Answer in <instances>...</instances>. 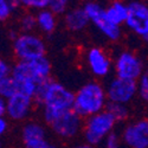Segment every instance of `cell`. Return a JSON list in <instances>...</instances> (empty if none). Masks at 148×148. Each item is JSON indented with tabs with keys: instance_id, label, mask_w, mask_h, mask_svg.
<instances>
[{
	"instance_id": "cell-1",
	"label": "cell",
	"mask_w": 148,
	"mask_h": 148,
	"mask_svg": "<svg viewBox=\"0 0 148 148\" xmlns=\"http://www.w3.org/2000/svg\"><path fill=\"white\" fill-rule=\"evenodd\" d=\"M51 62L46 56L32 60H18L11 70V77L17 85V92L34 98L40 85L51 79Z\"/></svg>"
},
{
	"instance_id": "cell-2",
	"label": "cell",
	"mask_w": 148,
	"mask_h": 148,
	"mask_svg": "<svg viewBox=\"0 0 148 148\" xmlns=\"http://www.w3.org/2000/svg\"><path fill=\"white\" fill-rule=\"evenodd\" d=\"M33 101L42 106L43 119L50 125L60 114L72 110L73 92L63 84L49 79L38 88Z\"/></svg>"
},
{
	"instance_id": "cell-3",
	"label": "cell",
	"mask_w": 148,
	"mask_h": 148,
	"mask_svg": "<svg viewBox=\"0 0 148 148\" xmlns=\"http://www.w3.org/2000/svg\"><path fill=\"white\" fill-rule=\"evenodd\" d=\"M108 103L106 89L98 82H88L73 94L72 110L82 119L102 112Z\"/></svg>"
},
{
	"instance_id": "cell-4",
	"label": "cell",
	"mask_w": 148,
	"mask_h": 148,
	"mask_svg": "<svg viewBox=\"0 0 148 148\" xmlns=\"http://www.w3.org/2000/svg\"><path fill=\"white\" fill-rule=\"evenodd\" d=\"M116 126L115 119L110 115L107 110L91 115L83 121V135L85 142H88L91 146H97L108 136V135L114 132Z\"/></svg>"
},
{
	"instance_id": "cell-5",
	"label": "cell",
	"mask_w": 148,
	"mask_h": 148,
	"mask_svg": "<svg viewBox=\"0 0 148 148\" xmlns=\"http://www.w3.org/2000/svg\"><path fill=\"white\" fill-rule=\"evenodd\" d=\"M13 52L18 60H32L45 56L46 46L38 34L24 32L13 38Z\"/></svg>"
},
{
	"instance_id": "cell-6",
	"label": "cell",
	"mask_w": 148,
	"mask_h": 148,
	"mask_svg": "<svg viewBox=\"0 0 148 148\" xmlns=\"http://www.w3.org/2000/svg\"><path fill=\"white\" fill-rule=\"evenodd\" d=\"M83 10L85 11V13H87L89 21L97 27V30L100 31L107 39L112 40V42H116L121 38V36H122L121 27L109 23V20L106 17L103 6H101L98 3H95V1H88L87 4H84Z\"/></svg>"
},
{
	"instance_id": "cell-7",
	"label": "cell",
	"mask_w": 148,
	"mask_h": 148,
	"mask_svg": "<svg viewBox=\"0 0 148 148\" xmlns=\"http://www.w3.org/2000/svg\"><path fill=\"white\" fill-rule=\"evenodd\" d=\"M125 25L141 39H148V6L141 0L127 4V18Z\"/></svg>"
},
{
	"instance_id": "cell-8",
	"label": "cell",
	"mask_w": 148,
	"mask_h": 148,
	"mask_svg": "<svg viewBox=\"0 0 148 148\" xmlns=\"http://www.w3.org/2000/svg\"><path fill=\"white\" fill-rule=\"evenodd\" d=\"M114 69L116 77L135 82L145 72L142 59L135 52L129 50L121 51L116 56L114 62Z\"/></svg>"
},
{
	"instance_id": "cell-9",
	"label": "cell",
	"mask_w": 148,
	"mask_h": 148,
	"mask_svg": "<svg viewBox=\"0 0 148 148\" xmlns=\"http://www.w3.org/2000/svg\"><path fill=\"white\" fill-rule=\"evenodd\" d=\"M49 126L58 138L70 140L76 138L82 132L83 119L79 115H77L73 110H69V112L60 114Z\"/></svg>"
},
{
	"instance_id": "cell-10",
	"label": "cell",
	"mask_w": 148,
	"mask_h": 148,
	"mask_svg": "<svg viewBox=\"0 0 148 148\" xmlns=\"http://www.w3.org/2000/svg\"><path fill=\"white\" fill-rule=\"evenodd\" d=\"M104 89L108 102L112 103H120L127 106L138 95L136 82L129 79H122L119 77L113 78Z\"/></svg>"
},
{
	"instance_id": "cell-11",
	"label": "cell",
	"mask_w": 148,
	"mask_h": 148,
	"mask_svg": "<svg viewBox=\"0 0 148 148\" xmlns=\"http://www.w3.org/2000/svg\"><path fill=\"white\" fill-rule=\"evenodd\" d=\"M33 106L34 101L32 97L21 92H16L5 100V115L12 121H23L29 117Z\"/></svg>"
},
{
	"instance_id": "cell-12",
	"label": "cell",
	"mask_w": 148,
	"mask_h": 148,
	"mask_svg": "<svg viewBox=\"0 0 148 148\" xmlns=\"http://www.w3.org/2000/svg\"><path fill=\"white\" fill-rule=\"evenodd\" d=\"M122 141L128 148H148V121L130 122L122 132Z\"/></svg>"
},
{
	"instance_id": "cell-13",
	"label": "cell",
	"mask_w": 148,
	"mask_h": 148,
	"mask_svg": "<svg viewBox=\"0 0 148 148\" xmlns=\"http://www.w3.org/2000/svg\"><path fill=\"white\" fill-rule=\"evenodd\" d=\"M85 63L94 76L103 78L112 70V59L109 55L98 46H92L85 53Z\"/></svg>"
},
{
	"instance_id": "cell-14",
	"label": "cell",
	"mask_w": 148,
	"mask_h": 148,
	"mask_svg": "<svg viewBox=\"0 0 148 148\" xmlns=\"http://www.w3.org/2000/svg\"><path fill=\"white\" fill-rule=\"evenodd\" d=\"M64 24L68 30L72 32H81L87 27L90 21L83 7L69 8L64 13Z\"/></svg>"
},
{
	"instance_id": "cell-15",
	"label": "cell",
	"mask_w": 148,
	"mask_h": 148,
	"mask_svg": "<svg viewBox=\"0 0 148 148\" xmlns=\"http://www.w3.org/2000/svg\"><path fill=\"white\" fill-rule=\"evenodd\" d=\"M104 13L109 23L121 27L127 18V4L121 0H114L107 7H104Z\"/></svg>"
},
{
	"instance_id": "cell-16",
	"label": "cell",
	"mask_w": 148,
	"mask_h": 148,
	"mask_svg": "<svg viewBox=\"0 0 148 148\" xmlns=\"http://www.w3.org/2000/svg\"><path fill=\"white\" fill-rule=\"evenodd\" d=\"M34 17H36V26L42 32L46 34H51L57 29V25H58L57 16L49 8L37 11Z\"/></svg>"
},
{
	"instance_id": "cell-17",
	"label": "cell",
	"mask_w": 148,
	"mask_h": 148,
	"mask_svg": "<svg viewBox=\"0 0 148 148\" xmlns=\"http://www.w3.org/2000/svg\"><path fill=\"white\" fill-rule=\"evenodd\" d=\"M21 138H23V142L36 140V139L46 138L45 127L39 122L30 121V122H27V123L24 125L23 130H21Z\"/></svg>"
},
{
	"instance_id": "cell-18",
	"label": "cell",
	"mask_w": 148,
	"mask_h": 148,
	"mask_svg": "<svg viewBox=\"0 0 148 148\" xmlns=\"http://www.w3.org/2000/svg\"><path fill=\"white\" fill-rule=\"evenodd\" d=\"M106 110L115 119L116 123L127 120L128 116H129V109H128V107L126 104L108 102L107 106H106Z\"/></svg>"
},
{
	"instance_id": "cell-19",
	"label": "cell",
	"mask_w": 148,
	"mask_h": 148,
	"mask_svg": "<svg viewBox=\"0 0 148 148\" xmlns=\"http://www.w3.org/2000/svg\"><path fill=\"white\" fill-rule=\"evenodd\" d=\"M18 6V0H0V21L8 20Z\"/></svg>"
},
{
	"instance_id": "cell-20",
	"label": "cell",
	"mask_w": 148,
	"mask_h": 148,
	"mask_svg": "<svg viewBox=\"0 0 148 148\" xmlns=\"http://www.w3.org/2000/svg\"><path fill=\"white\" fill-rule=\"evenodd\" d=\"M16 92H17V85L13 78L11 77V75L0 81V97H3L4 100H7Z\"/></svg>"
},
{
	"instance_id": "cell-21",
	"label": "cell",
	"mask_w": 148,
	"mask_h": 148,
	"mask_svg": "<svg viewBox=\"0 0 148 148\" xmlns=\"http://www.w3.org/2000/svg\"><path fill=\"white\" fill-rule=\"evenodd\" d=\"M19 6L26 8V10H33V11H40L49 8L50 0H18Z\"/></svg>"
},
{
	"instance_id": "cell-22",
	"label": "cell",
	"mask_w": 148,
	"mask_h": 148,
	"mask_svg": "<svg viewBox=\"0 0 148 148\" xmlns=\"http://www.w3.org/2000/svg\"><path fill=\"white\" fill-rule=\"evenodd\" d=\"M72 0H50V5H49V10L52 11L56 16L64 14L69 10V6Z\"/></svg>"
},
{
	"instance_id": "cell-23",
	"label": "cell",
	"mask_w": 148,
	"mask_h": 148,
	"mask_svg": "<svg viewBox=\"0 0 148 148\" xmlns=\"http://www.w3.org/2000/svg\"><path fill=\"white\" fill-rule=\"evenodd\" d=\"M19 25H20V29L24 32H32L37 27L34 14H32L31 12H27V13L23 14L20 20H19Z\"/></svg>"
},
{
	"instance_id": "cell-24",
	"label": "cell",
	"mask_w": 148,
	"mask_h": 148,
	"mask_svg": "<svg viewBox=\"0 0 148 148\" xmlns=\"http://www.w3.org/2000/svg\"><path fill=\"white\" fill-rule=\"evenodd\" d=\"M24 148H58V146L46 138H42L24 142Z\"/></svg>"
},
{
	"instance_id": "cell-25",
	"label": "cell",
	"mask_w": 148,
	"mask_h": 148,
	"mask_svg": "<svg viewBox=\"0 0 148 148\" xmlns=\"http://www.w3.org/2000/svg\"><path fill=\"white\" fill-rule=\"evenodd\" d=\"M136 92L143 101L148 100V76L146 72H143L136 81Z\"/></svg>"
},
{
	"instance_id": "cell-26",
	"label": "cell",
	"mask_w": 148,
	"mask_h": 148,
	"mask_svg": "<svg viewBox=\"0 0 148 148\" xmlns=\"http://www.w3.org/2000/svg\"><path fill=\"white\" fill-rule=\"evenodd\" d=\"M103 141H104V148H120L121 146L120 138L115 132L110 133Z\"/></svg>"
},
{
	"instance_id": "cell-27",
	"label": "cell",
	"mask_w": 148,
	"mask_h": 148,
	"mask_svg": "<svg viewBox=\"0 0 148 148\" xmlns=\"http://www.w3.org/2000/svg\"><path fill=\"white\" fill-rule=\"evenodd\" d=\"M11 70H12V65L8 64L6 59L0 57V81L8 77L11 75Z\"/></svg>"
},
{
	"instance_id": "cell-28",
	"label": "cell",
	"mask_w": 148,
	"mask_h": 148,
	"mask_svg": "<svg viewBox=\"0 0 148 148\" xmlns=\"http://www.w3.org/2000/svg\"><path fill=\"white\" fill-rule=\"evenodd\" d=\"M8 129V122L5 116H0V136L4 135Z\"/></svg>"
},
{
	"instance_id": "cell-29",
	"label": "cell",
	"mask_w": 148,
	"mask_h": 148,
	"mask_svg": "<svg viewBox=\"0 0 148 148\" xmlns=\"http://www.w3.org/2000/svg\"><path fill=\"white\" fill-rule=\"evenodd\" d=\"M71 148H95L94 146H91V145H89L88 142H81V143H76V145H73Z\"/></svg>"
},
{
	"instance_id": "cell-30",
	"label": "cell",
	"mask_w": 148,
	"mask_h": 148,
	"mask_svg": "<svg viewBox=\"0 0 148 148\" xmlns=\"http://www.w3.org/2000/svg\"><path fill=\"white\" fill-rule=\"evenodd\" d=\"M0 116H5V100L0 97Z\"/></svg>"
},
{
	"instance_id": "cell-31",
	"label": "cell",
	"mask_w": 148,
	"mask_h": 148,
	"mask_svg": "<svg viewBox=\"0 0 148 148\" xmlns=\"http://www.w3.org/2000/svg\"><path fill=\"white\" fill-rule=\"evenodd\" d=\"M0 148H3V143H1V140H0Z\"/></svg>"
}]
</instances>
